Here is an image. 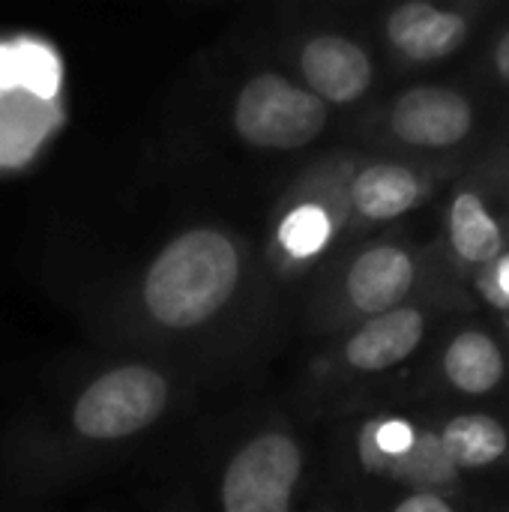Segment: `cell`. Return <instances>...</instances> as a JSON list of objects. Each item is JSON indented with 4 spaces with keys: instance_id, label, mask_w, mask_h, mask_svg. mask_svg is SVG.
I'll return each instance as SVG.
<instances>
[{
    "instance_id": "2e32d148",
    "label": "cell",
    "mask_w": 509,
    "mask_h": 512,
    "mask_svg": "<svg viewBox=\"0 0 509 512\" xmlns=\"http://www.w3.org/2000/svg\"><path fill=\"white\" fill-rule=\"evenodd\" d=\"M333 234V219L318 204H300L291 216H285L279 228V240L291 258H309L327 246Z\"/></svg>"
},
{
    "instance_id": "9c48e42d",
    "label": "cell",
    "mask_w": 509,
    "mask_h": 512,
    "mask_svg": "<svg viewBox=\"0 0 509 512\" xmlns=\"http://www.w3.org/2000/svg\"><path fill=\"white\" fill-rule=\"evenodd\" d=\"M471 33L465 9H441L429 0H411L390 12L387 42L408 63H438L456 54Z\"/></svg>"
},
{
    "instance_id": "7a4b0ae2",
    "label": "cell",
    "mask_w": 509,
    "mask_h": 512,
    "mask_svg": "<svg viewBox=\"0 0 509 512\" xmlns=\"http://www.w3.org/2000/svg\"><path fill=\"white\" fill-rule=\"evenodd\" d=\"M168 378L144 363L96 375L72 402L69 423L87 441H123L150 429L168 408Z\"/></svg>"
},
{
    "instance_id": "5b68a950",
    "label": "cell",
    "mask_w": 509,
    "mask_h": 512,
    "mask_svg": "<svg viewBox=\"0 0 509 512\" xmlns=\"http://www.w3.org/2000/svg\"><path fill=\"white\" fill-rule=\"evenodd\" d=\"M387 126L396 141L414 150H453L477 129V108L456 87L417 84L393 99Z\"/></svg>"
},
{
    "instance_id": "8fae6325",
    "label": "cell",
    "mask_w": 509,
    "mask_h": 512,
    "mask_svg": "<svg viewBox=\"0 0 509 512\" xmlns=\"http://www.w3.org/2000/svg\"><path fill=\"white\" fill-rule=\"evenodd\" d=\"M432 192V177L408 162H369L348 183L351 210L366 222H390L420 207Z\"/></svg>"
},
{
    "instance_id": "5bb4252c",
    "label": "cell",
    "mask_w": 509,
    "mask_h": 512,
    "mask_svg": "<svg viewBox=\"0 0 509 512\" xmlns=\"http://www.w3.org/2000/svg\"><path fill=\"white\" fill-rule=\"evenodd\" d=\"M378 477L402 483L411 492H435V495L459 489V480H462V474L456 471V465L447 459L441 447L438 429H417L411 450L387 462Z\"/></svg>"
},
{
    "instance_id": "d6986e66",
    "label": "cell",
    "mask_w": 509,
    "mask_h": 512,
    "mask_svg": "<svg viewBox=\"0 0 509 512\" xmlns=\"http://www.w3.org/2000/svg\"><path fill=\"white\" fill-rule=\"evenodd\" d=\"M492 66H495L498 78L509 84V30L495 42V48H492Z\"/></svg>"
},
{
    "instance_id": "52a82bcc",
    "label": "cell",
    "mask_w": 509,
    "mask_h": 512,
    "mask_svg": "<svg viewBox=\"0 0 509 512\" xmlns=\"http://www.w3.org/2000/svg\"><path fill=\"white\" fill-rule=\"evenodd\" d=\"M297 69L303 87L330 105H351L363 99L375 81V63L369 51L342 33H318L303 42Z\"/></svg>"
},
{
    "instance_id": "9a60e30c",
    "label": "cell",
    "mask_w": 509,
    "mask_h": 512,
    "mask_svg": "<svg viewBox=\"0 0 509 512\" xmlns=\"http://www.w3.org/2000/svg\"><path fill=\"white\" fill-rule=\"evenodd\" d=\"M414 438H417V426L408 420H399V417L372 420L360 432V459L372 474H381V468L387 462H393L411 450Z\"/></svg>"
},
{
    "instance_id": "30bf717a",
    "label": "cell",
    "mask_w": 509,
    "mask_h": 512,
    "mask_svg": "<svg viewBox=\"0 0 509 512\" xmlns=\"http://www.w3.org/2000/svg\"><path fill=\"white\" fill-rule=\"evenodd\" d=\"M429 318L420 306H399L378 318H366L342 345V360L348 369L363 375H381L402 366L423 345Z\"/></svg>"
},
{
    "instance_id": "4fadbf2b",
    "label": "cell",
    "mask_w": 509,
    "mask_h": 512,
    "mask_svg": "<svg viewBox=\"0 0 509 512\" xmlns=\"http://www.w3.org/2000/svg\"><path fill=\"white\" fill-rule=\"evenodd\" d=\"M438 438L459 474L492 468L509 456V429L492 414H456L438 429Z\"/></svg>"
},
{
    "instance_id": "ac0fdd59",
    "label": "cell",
    "mask_w": 509,
    "mask_h": 512,
    "mask_svg": "<svg viewBox=\"0 0 509 512\" xmlns=\"http://www.w3.org/2000/svg\"><path fill=\"white\" fill-rule=\"evenodd\" d=\"M390 512H456L447 495H435V492H411L405 495Z\"/></svg>"
},
{
    "instance_id": "8992f818",
    "label": "cell",
    "mask_w": 509,
    "mask_h": 512,
    "mask_svg": "<svg viewBox=\"0 0 509 512\" xmlns=\"http://www.w3.org/2000/svg\"><path fill=\"white\" fill-rule=\"evenodd\" d=\"M447 240L453 258L468 270H480L507 252L504 186L483 177L462 183L447 207Z\"/></svg>"
},
{
    "instance_id": "e0dca14e",
    "label": "cell",
    "mask_w": 509,
    "mask_h": 512,
    "mask_svg": "<svg viewBox=\"0 0 509 512\" xmlns=\"http://www.w3.org/2000/svg\"><path fill=\"white\" fill-rule=\"evenodd\" d=\"M474 288L495 312H509V249L474 270Z\"/></svg>"
},
{
    "instance_id": "ba28073f",
    "label": "cell",
    "mask_w": 509,
    "mask_h": 512,
    "mask_svg": "<svg viewBox=\"0 0 509 512\" xmlns=\"http://www.w3.org/2000/svg\"><path fill=\"white\" fill-rule=\"evenodd\" d=\"M414 285L417 258L399 243H375L357 252L342 279L345 303L363 321L405 306Z\"/></svg>"
},
{
    "instance_id": "6da1fadb",
    "label": "cell",
    "mask_w": 509,
    "mask_h": 512,
    "mask_svg": "<svg viewBox=\"0 0 509 512\" xmlns=\"http://www.w3.org/2000/svg\"><path fill=\"white\" fill-rule=\"evenodd\" d=\"M243 276L240 246L219 228H189L150 261L141 300L165 330H195L213 321L237 294Z\"/></svg>"
},
{
    "instance_id": "7c38bea8",
    "label": "cell",
    "mask_w": 509,
    "mask_h": 512,
    "mask_svg": "<svg viewBox=\"0 0 509 512\" xmlns=\"http://www.w3.org/2000/svg\"><path fill=\"white\" fill-rule=\"evenodd\" d=\"M441 375L462 396H486L504 384L507 360L486 330H462L441 354Z\"/></svg>"
},
{
    "instance_id": "277c9868",
    "label": "cell",
    "mask_w": 509,
    "mask_h": 512,
    "mask_svg": "<svg viewBox=\"0 0 509 512\" xmlns=\"http://www.w3.org/2000/svg\"><path fill=\"white\" fill-rule=\"evenodd\" d=\"M303 480V450L288 432H258L225 465L222 512H291Z\"/></svg>"
},
{
    "instance_id": "3957f363",
    "label": "cell",
    "mask_w": 509,
    "mask_h": 512,
    "mask_svg": "<svg viewBox=\"0 0 509 512\" xmlns=\"http://www.w3.org/2000/svg\"><path fill=\"white\" fill-rule=\"evenodd\" d=\"M327 120L330 108L279 72L252 75L231 108L234 132L258 150H303L327 129Z\"/></svg>"
}]
</instances>
